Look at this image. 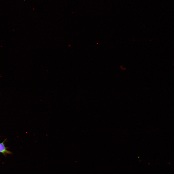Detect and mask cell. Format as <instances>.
<instances>
[{
    "instance_id": "1",
    "label": "cell",
    "mask_w": 174,
    "mask_h": 174,
    "mask_svg": "<svg viewBox=\"0 0 174 174\" xmlns=\"http://www.w3.org/2000/svg\"><path fill=\"white\" fill-rule=\"evenodd\" d=\"M0 152L4 154H10V152L7 150L3 143H0Z\"/></svg>"
}]
</instances>
